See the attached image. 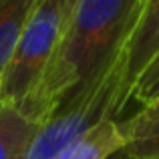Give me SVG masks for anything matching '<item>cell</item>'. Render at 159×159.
Returning a JSON list of instances; mask_svg holds the SVG:
<instances>
[{
  "mask_svg": "<svg viewBox=\"0 0 159 159\" xmlns=\"http://www.w3.org/2000/svg\"><path fill=\"white\" fill-rule=\"evenodd\" d=\"M73 0H36L0 81V101L20 107L34 91L58 44Z\"/></svg>",
  "mask_w": 159,
  "mask_h": 159,
  "instance_id": "cell-3",
  "label": "cell"
},
{
  "mask_svg": "<svg viewBox=\"0 0 159 159\" xmlns=\"http://www.w3.org/2000/svg\"><path fill=\"white\" fill-rule=\"evenodd\" d=\"M111 159H131V157H129V155H127V153H125V151H123V149H121V151H119V153H115V155H113Z\"/></svg>",
  "mask_w": 159,
  "mask_h": 159,
  "instance_id": "cell-10",
  "label": "cell"
},
{
  "mask_svg": "<svg viewBox=\"0 0 159 159\" xmlns=\"http://www.w3.org/2000/svg\"><path fill=\"white\" fill-rule=\"evenodd\" d=\"M125 47V44H123ZM129 103L125 52L99 77L69 93L39 125L24 159H57L66 147L107 119H115Z\"/></svg>",
  "mask_w": 159,
  "mask_h": 159,
  "instance_id": "cell-2",
  "label": "cell"
},
{
  "mask_svg": "<svg viewBox=\"0 0 159 159\" xmlns=\"http://www.w3.org/2000/svg\"><path fill=\"white\" fill-rule=\"evenodd\" d=\"M36 0H0V81Z\"/></svg>",
  "mask_w": 159,
  "mask_h": 159,
  "instance_id": "cell-8",
  "label": "cell"
},
{
  "mask_svg": "<svg viewBox=\"0 0 159 159\" xmlns=\"http://www.w3.org/2000/svg\"><path fill=\"white\" fill-rule=\"evenodd\" d=\"M36 129L18 107L0 101V159H24Z\"/></svg>",
  "mask_w": 159,
  "mask_h": 159,
  "instance_id": "cell-6",
  "label": "cell"
},
{
  "mask_svg": "<svg viewBox=\"0 0 159 159\" xmlns=\"http://www.w3.org/2000/svg\"><path fill=\"white\" fill-rule=\"evenodd\" d=\"M123 149L117 119H107L95 129H91L85 137L66 147L57 159H111Z\"/></svg>",
  "mask_w": 159,
  "mask_h": 159,
  "instance_id": "cell-7",
  "label": "cell"
},
{
  "mask_svg": "<svg viewBox=\"0 0 159 159\" xmlns=\"http://www.w3.org/2000/svg\"><path fill=\"white\" fill-rule=\"evenodd\" d=\"M117 125L123 137V151L131 159H159V101L141 107Z\"/></svg>",
  "mask_w": 159,
  "mask_h": 159,
  "instance_id": "cell-5",
  "label": "cell"
},
{
  "mask_svg": "<svg viewBox=\"0 0 159 159\" xmlns=\"http://www.w3.org/2000/svg\"><path fill=\"white\" fill-rule=\"evenodd\" d=\"M143 0H73L43 79L18 109L40 125L69 93L103 73L121 52Z\"/></svg>",
  "mask_w": 159,
  "mask_h": 159,
  "instance_id": "cell-1",
  "label": "cell"
},
{
  "mask_svg": "<svg viewBox=\"0 0 159 159\" xmlns=\"http://www.w3.org/2000/svg\"><path fill=\"white\" fill-rule=\"evenodd\" d=\"M123 52L131 95L133 83L159 54V0H143V6L125 39Z\"/></svg>",
  "mask_w": 159,
  "mask_h": 159,
  "instance_id": "cell-4",
  "label": "cell"
},
{
  "mask_svg": "<svg viewBox=\"0 0 159 159\" xmlns=\"http://www.w3.org/2000/svg\"><path fill=\"white\" fill-rule=\"evenodd\" d=\"M137 101L141 105H149V103L159 101V54L149 62V66L139 75L131 87V95L129 101Z\"/></svg>",
  "mask_w": 159,
  "mask_h": 159,
  "instance_id": "cell-9",
  "label": "cell"
}]
</instances>
